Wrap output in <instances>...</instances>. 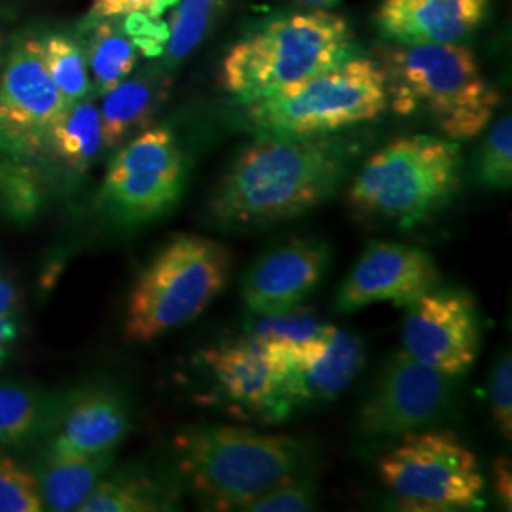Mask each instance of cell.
Here are the masks:
<instances>
[{"label": "cell", "instance_id": "obj_9", "mask_svg": "<svg viewBox=\"0 0 512 512\" xmlns=\"http://www.w3.org/2000/svg\"><path fill=\"white\" fill-rule=\"evenodd\" d=\"M186 160L169 128H147L112 156L95 205L109 219L139 226L167 215L183 196Z\"/></svg>", "mask_w": 512, "mask_h": 512}, {"label": "cell", "instance_id": "obj_22", "mask_svg": "<svg viewBox=\"0 0 512 512\" xmlns=\"http://www.w3.org/2000/svg\"><path fill=\"white\" fill-rule=\"evenodd\" d=\"M177 501V490L141 469L120 471L101 478L92 494L78 507L80 512L167 511Z\"/></svg>", "mask_w": 512, "mask_h": 512}, {"label": "cell", "instance_id": "obj_37", "mask_svg": "<svg viewBox=\"0 0 512 512\" xmlns=\"http://www.w3.org/2000/svg\"><path fill=\"white\" fill-rule=\"evenodd\" d=\"M300 2L310 4V6H332V4H336L338 0H300Z\"/></svg>", "mask_w": 512, "mask_h": 512}, {"label": "cell", "instance_id": "obj_26", "mask_svg": "<svg viewBox=\"0 0 512 512\" xmlns=\"http://www.w3.org/2000/svg\"><path fill=\"white\" fill-rule=\"evenodd\" d=\"M323 329L325 325L315 315L294 308L285 313L258 315L251 336L272 349L283 365H287L313 344Z\"/></svg>", "mask_w": 512, "mask_h": 512}, {"label": "cell", "instance_id": "obj_3", "mask_svg": "<svg viewBox=\"0 0 512 512\" xmlns=\"http://www.w3.org/2000/svg\"><path fill=\"white\" fill-rule=\"evenodd\" d=\"M459 181L461 150L456 141L406 135L366 160L346 202L355 219L412 228L450 202Z\"/></svg>", "mask_w": 512, "mask_h": 512}, {"label": "cell", "instance_id": "obj_36", "mask_svg": "<svg viewBox=\"0 0 512 512\" xmlns=\"http://www.w3.org/2000/svg\"><path fill=\"white\" fill-rule=\"evenodd\" d=\"M0 311L18 319V293L14 285L2 274H0Z\"/></svg>", "mask_w": 512, "mask_h": 512}, {"label": "cell", "instance_id": "obj_39", "mask_svg": "<svg viewBox=\"0 0 512 512\" xmlns=\"http://www.w3.org/2000/svg\"><path fill=\"white\" fill-rule=\"evenodd\" d=\"M2 4H4V0H0V10H2Z\"/></svg>", "mask_w": 512, "mask_h": 512}, {"label": "cell", "instance_id": "obj_18", "mask_svg": "<svg viewBox=\"0 0 512 512\" xmlns=\"http://www.w3.org/2000/svg\"><path fill=\"white\" fill-rule=\"evenodd\" d=\"M490 0H384L378 31L404 46L459 44L486 18Z\"/></svg>", "mask_w": 512, "mask_h": 512}, {"label": "cell", "instance_id": "obj_20", "mask_svg": "<svg viewBox=\"0 0 512 512\" xmlns=\"http://www.w3.org/2000/svg\"><path fill=\"white\" fill-rule=\"evenodd\" d=\"M92 82V97H103L139 63V48L128 33L122 16L88 14L76 27Z\"/></svg>", "mask_w": 512, "mask_h": 512}, {"label": "cell", "instance_id": "obj_4", "mask_svg": "<svg viewBox=\"0 0 512 512\" xmlns=\"http://www.w3.org/2000/svg\"><path fill=\"white\" fill-rule=\"evenodd\" d=\"M175 448L194 488L219 511H243L308 465L304 440L234 425L190 427Z\"/></svg>", "mask_w": 512, "mask_h": 512}, {"label": "cell", "instance_id": "obj_35", "mask_svg": "<svg viewBox=\"0 0 512 512\" xmlns=\"http://www.w3.org/2000/svg\"><path fill=\"white\" fill-rule=\"evenodd\" d=\"M18 340V319L0 311V363L10 355Z\"/></svg>", "mask_w": 512, "mask_h": 512}, {"label": "cell", "instance_id": "obj_28", "mask_svg": "<svg viewBox=\"0 0 512 512\" xmlns=\"http://www.w3.org/2000/svg\"><path fill=\"white\" fill-rule=\"evenodd\" d=\"M44 202V184L31 158L10 154L0 162V205L12 219L25 222L37 215Z\"/></svg>", "mask_w": 512, "mask_h": 512}, {"label": "cell", "instance_id": "obj_32", "mask_svg": "<svg viewBox=\"0 0 512 512\" xmlns=\"http://www.w3.org/2000/svg\"><path fill=\"white\" fill-rule=\"evenodd\" d=\"M490 403L494 421L507 440L512 439V359L501 355L490 380Z\"/></svg>", "mask_w": 512, "mask_h": 512}, {"label": "cell", "instance_id": "obj_8", "mask_svg": "<svg viewBox=\"0 0 512 512\" xmlns=\"http://www.w3.org/2000/svg\"><path fill=\"white\" fill-rule=\"evenodd\" d=\"M378 473L404 511H473L486 488L475 454L452 431L406 433L378 459Z\"/></svg>", "mask_w": 512, "mask_h": 512}, {"label": "cell", "instance_id": "obj_11", "mask_svg": "<svg viewBox=\"0 0 512 512\" xmlns=\"http://www.w3.org/2000/svg\"><path fill=\"white\" fill-rule=\"evenodd\" d=\"M452 397V378L423 365L406 351L395 353L380 372L359 412L368 437H399L439 420Z\"/></svg>", "mask_w": 512, "mask_h": 512}, {"label": "cell", "instance_id": "obj_19", "mask_svg": "<svg viewBox=\"0 0 512 512\" xmlns=\"http://www.w3.org/2000/svg\"><path fill=\"white\" fill-rule=\"evenodd\" d=\"M169 90V74L162 65L126 76L103 95L99 107L103 148L124 145L152 124Z\"/></svg>", "mask_w": 512, "mask_h": 512}, {"label": "cell", "instance_id": "obj_29", "mask_svg": "<svg viewBox=\"0 0 512 512\" xmlns=\"http://www.w3.org/2000/svg\"><path fill=\"white\" fill-rule=\"evenodd\" d=\"M476 177L488 188H511L512 118L509 114L495 122L478 150Z\"/></svg>", "mask_w": 512, "mask_h": 512}, {"label": "cell", "instance_id": "obj_13", "mask_svg": "<svg viewBox=\"0 0 512 512\" xmlns=\"http://www.w3.org/2000/svg\"><path fill=\"white\" fill-rule=\"evenodd\" d=\"M439 279L433 256L420 247L372 241L338 287L334 308L351 313L376 302L408 308L423 294L433 291Z\"/></svg>", "mask_w": 512, "mask_h": 512}, {"label": "cell", "instance_id": "obj_40", "mask_svg": "<svg viewBox=\"0 0 512 512\" xmlns=\"http://www.w3.org/2000/svg\"><path fill=\"white\" fill-rule=\"evenodd\" d=\"M0 148H2V147H0Z\"/></svg>", "mask_w": 512, "mask_h": 512}, {"label": "cell", "instance_id": "obj_10", "mask_svg": "<svg viewBox=\"0 0 512 512\" xmlns=\"http://www.w3.org/2000/svg\"><path fill=\"white\" fill-rule=\"evenodd\" d=\"M69 105L48 73L40 37L12 44L0 73V147L21 158H46Z\"/></svg>", "mask_w": 512, "mask_h": 512}, {"label": "cell", "instance_id": "obj_15", "mask_svg": "<svg viewBox=\"0 0 512 512\" xmlns=\"http://www.w3.org/2000/svg\"><path fill=\"white\" fill-rule=\"evenodd\" d=\"M131 429L128 401L109 385H86L48 404L42 433L74 454L116 452Z\"/></svg>", "mask_w": 512, "mask_h": 512}, {"label": "cell", "instance_id": "obj_31", "mask_svg": "<svg viewBox=\"0 0 512 512\" xmlns=\"http://www.w3.org/2000/svg\"><path fill=\"white\" fill-rule=\"evenodd\" d=\"M317 484L311 476L300 475L279 482L266 494L258 495L243 511L306 512L315 507Z\"/></svg>", "mask_w": 512, "mask_h": 512}, {"label": "cell", "instance_id": "obj_34", "mask_svg": "<svg viewBox=\"0 0 512 512\" xmlns=\"http://www.w3.org/2000/svg\"><path fill=\"white\" fill-rule=\"evenodd\" d=\"M495 488L497 494L501 497V503L507 505V509H511L512 503V476L511 463L507 458H497L494 463Z\"/></svg>", "mask_w": 512, "mask_h": 512}, {"label": "cell", "instance_id": "obj_33", "mask_svg": "<svg viewBox=\"0 0 512 512\" xmlns=\"http://www.w3.org/2000/svg\"><path fill=\"white\" fill-rule=\"evenodd\" d=\"M175 0H92V16H128V14H150L162 16Z\"/></svg>", "mask_w": 512, "mask_h": 512}, {"label": "cell", "instance_id": "obj_16", "mask_svg": "<svg viewBox=\"0 0 512 512\" xmlns=\"http://www.w3.org/2000/svg\"><path fill=\"white\" fill-rule=\"evenodd\" d=\"M329 262L325 243L291 239L256 260L243 279V300L256 315L294 310L319 287Z\"/></svg>", "mask_w": 512, "mask_h": 512}, {"label": "cell", "instance_id": "obj_12", "mask_svg": "<svg viewBox=\"0 0 512 512\" xmlns=\"http://www.w3.org/2000/svg\"><path fill=\"white\" fill-rule=\"evenodd\" d=\"M404 351L450 378L475 365L480 321L475 298L463 289H433L408 306L403 325Z\"/></svg>", "mask_w": 512, "mask_h": 512}, {"label": "cell", "instance_id": "obj_30", "mask_svg": "<svg viewBox=\"0 0 512 512\" xmlns=\"http://www.w3.org/2000/svg\"><path fill=\"white\" fill-rule=\"evenodd\" d=\"M40 511H44V501L37 476L14 459L0 458V512Z\"/></svg>", "mask_w": 512, "mask_h": 512}, {"label": "cell", "instance_id": "obj_25", "mask_svg": "<svg viewBox=\"0 0 512 512\" xmlns=\"http://www.w3.org/2000/svg\"><path fill=\"white\" fill-rule=\"evenodd\" d=\"M44 63L55 86L71 107L78 101L92 97V82L86 55L76 37L69 33H46L40 37Z\"/></svg>", "mask_w": 512, "mask_h": 512}, {"label": "cell", "instance_id": "obj_2", "mask_svg": "<svg viewBox=\"0 0 512 512\" xmlns=\"http://www.w3.org/2000/svg\"><path fill=\"white\" fill-rule=\"evenodd\" d=\"M382 69L387 107L401 116L425 112L452 141L480 135L501 103L463 44H401Z\"/></svg>", "mask_w": 512, "mask_h": 512}, {"label": "cell", "instance_id": "obj_23", "mask_svg": "<svg viewBox=\"0 0 512 512\" xmlns=\"http://www.w3.org/2000/svg\"><path fill=\"white\" fill-rule=\"evenodd\" d=\"M103 148L101 114L92 97L71 105L57 122L46 158L71 173H84L95 162Z\"/></svg>", "mask_w": 512, "mask_h": 512}, {"label": "cell", "instance_id": "obj_17", "mask_svg": "<svg viewBox=\"0 0 512 512\" xmlns=\"http://www.w3.org/2000/svg\"><path fill=\"white\" fill-rule=\"evenodd\" d=\"M220 393L241 408L272 421L285 365L251 334L224 340L203 351Z\"/></svg>", "mask_w": 512, "mask_h": 512}, {"label": "cell", "instance_id": "obj_21", "mask_svg": "<svg viewBox=\"0 0 512 512\" xmlns=\"http://www.w3.org/2000/svg\"><path fill=\"white\" fill-rule=\"evenodd\" d=\"M114 452L74 454L48 444L38 465V488L44 509L54 512L78 511L99 480L109 473Z\"/></svg>", "mask_w": 512, "mask_h": 512}, {"label": "cell", "instance_id": "obj_1", "mask_svg": "<svg viewBox=\"0 0 512 512\" xmlns=\"http://www.w3.org/2000/svg\"><path fill=\"white\" fill-rule=\"evenodd\" d=\"M351 148L336 137L258 135L222 175L209 213L224 228L296 219L330 200L348 175Z\"/></svg>", "mask_w": 512, "mask_h": 512}, {"label": "cell", "instance_id": "obj_24", "mask_svg": "<svg viewBox=\"0 0 512 512\" xmlns=\"http://www.w3.org/2000/svg\"><path fill=\"white\" fill-rule=\"evenodd\" d=\"M224 0H175L167 23L162 67L171 69L192 54L222 12Z\"/></svg>", "mask_w": 512, "mask_h": 512}, {"label": "cell", "instance_id": "obj_14", "mask_svg": "<svg viewBox=\"0 0 512 512\" xmlns=\"http://www.w3.org/2000/svg\"><path fill=\"white\" fill-rule=\"evenodd\" d=\"M363 365V340L325 325L321 336L285 365L272 421L287 418L296 408L336 399L357 378Z\"/></svg>", "mask_w": 512, "mask_h": 512}, {"label": "cell", "instance_id": "obj_5", "mask_svg": "<svg viewBox=\"0 0 512 512\" xmlns=\"http://www.w3.org/2000/svg\"><path fill=\"white\" fill-rule=\"evenodd\" d=\"M353 37L338 14L313 10L262 23L222 61L220 84L247 105L351 57Z\"/></svg>", "mask_w": 512, "mask_h": 512}, {"label": "cell", "instance_id": "obj_38", "mask_svg": "<svg viewBox=\"0 0 512 512\" xmlns=\"http://www.w3.org/2000/svg\"><path fill=\"white\" fill-rule=\"evenodd\" d=\"M2 50H4V38L0 35V63H2Z\"/></svg>", "mask_w": 512, "mask_h": 512}, {"label": "cell", "instance_id": "obj_27", "mask_svg": "<svg viewBox=\"0 0 512 512\" xmlns=\"http://www.w3.org/2000/svg\"><path fill=\"white\" fill-rule=\"evenodd\" d=\"M48 401L27 385H0V448L21 446L44 429Z\"/></svg>", "mask_w": 512, "mask_h": 512}, {"label": "cell", "instance_id": "obj_7", "mask_svg": "<svg viewBox=\"0 0 512 512\" xmlns=\"http://www.w3.org/2000/svg\"><path fill=\"white\" fill-rule=\"evenodd\" d=\"M245 107L258 135H329L376 120L387 109L384 69L372 59L348 57Z\"/></svg>", "mask_w": 512, "mask_h": 512}, {"label": "cell", "instance_id": "obj_6", "mask_svg": "<svg viewBox=\"0 0 512 512\" xmlns=\"http://www.w3.org/2000/svg\"><path fill=\"white\" fill-rule=\"evenodd\" d=\"M232 251L215 239L177 236L139 274L129 293L124 336L147 344L200 317L232 272Z\"/></svg>", "mask_w": 512, "mask_h": 512}]
</instances>
